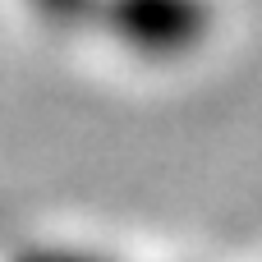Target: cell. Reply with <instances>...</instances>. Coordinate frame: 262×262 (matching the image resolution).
Here are the masks:
<instances>
[{
	"label": "cell",
	"mask_w": 262,
	"mask_h": 262,
	"mask_svg": "<svg viewBox=\"0 0 262 262\" xmlns=\"http://www.w3.org/2000/svg\"><path fill=\"white\" fill-rule=\"evenodd\" d=\"M216 0H101L97 28L143 64H184L216 37Z\"/></svg>",
	"instance_id": "6da1fadb"
},
{
	"label": "cell",
	"mask_w": 262,
	"mask_h": 262,
	"mask_svg": "<svg viewBox=\"0 0 262 262\" xmlns=\"http://www.w3.org/2000/svg\"><path fill=\"white\" fill-rule=\"evenodd\" d=\"M32 9L37 23L55 28V32H92L97 28V9L101 0H23Z\"/></svg>",
	"instance_id": "7a4b0ae2"
},
{
	"label": "cell",
	"mask_w": 262,
	"mask_h": 262,
	"mask_svg": "<svg viewBox=\"0 0 262 262\" xmlns=\"http://www.w3.org/2000/svg\"><path fill=\"white\" fill-rule=\"evenodd\" d=\"M14 262H120L92 244H28Z\"/></svg>",
	"instance_id": "3957f363"
}]
</instances>
